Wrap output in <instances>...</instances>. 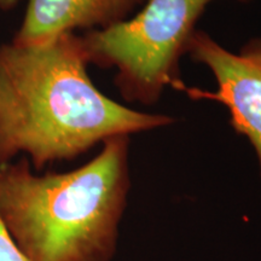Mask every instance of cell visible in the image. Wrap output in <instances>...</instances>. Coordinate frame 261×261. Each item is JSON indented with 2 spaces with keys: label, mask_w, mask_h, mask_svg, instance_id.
<instances>
[{
  "label": "cell",
  "mask_w": 261,
  "mask_h": 261,
  "mask_svg": "<svg viewBox=\"0 0 261 261\" xmlns=\"http://www.w3.org/2000/svg\"><path fill=\"white\" fill-rule=\"evenodd\" d=\"M19 0H0V9H11Z\"/></svg>",
  "instance_id": "7"
},
{
  "label": "cell",
  "mask_w": 261,
  "mask_h": 261,
  "mask_svg": "<svg viewBox=\"0 0 261 261\" xmlns=\"http://www.w3.org/2000/svg\"><path fill=\"white\" fill-rule=\"evenodd\" d=\"M187 52L211 70L217 89L207 91L185 85L181 91L192 99L215 100L227 108L234 130L246 137L255 151L261 175V40L234 54L205 32L195 31Z\"/></svg>",
  "instance_id": "4"
},
{
  "label": "cell",
  "mask_w": 261,
  "mask_h": 261,
  "mask_svg": "<svg viewBox=\"0 0 261 261\" xmlns=\"http://www.w3.org/2000/svg\"><path fill=\"white\" fill-rule=\"evenodd\" d=\"M81 38L0 45V165L24 154L35 171L117 136L173 122L110 99L87 74Z\"/></svg>",
  "instance_id": "1"
},
{
  "label": "cell",
  "mask_w": 261,
  "mask_h": 261,
  "mask_svg": "<svg viewBox=\"0 0 261 261\" xmlns=\"http://www.w3.org/2000/svg\"><path fill=\"white\" fill-rule=\"evenodd\" d=\"M129 189V136L69 172L35 174L22 158L0 166V223L31 261H112Z\"/></svg>",
  "instance_id": "2"
},
{
  "label": "cell",
  "mask_w": 261,
  "mask_h": 261,
  "mask_svg": "<svg viewBox=\"0 0 261 261\" xmlns=\"http://www.w3.org/2000/svg\"><path fill=\"white\" fill-rule=\"evenodd\" d=\"M0 261H31L15 246L0 223Z\"/></svg>",
  "instance_id": "6"
},
{
  "label": "cell",
  "mask_w": 261,
  "mask_h": 261,
  "mask_svg": "<svg viewBox=\"0 0 261 261\" xmlns=\"http://www.w3.org/2000/svg\"><path fill=\"white\" fill-rule=\"evenodd\" d=\"M0 166H2V165H0Z\"/></svg>",
  "instance_id": "8"
},
{
  "label": "cell",
  "mask_w": 261,
  "mask_h": 261,
  "mask_svg": "<svg viewBox=\"0 0 261 261\" xmlns=\"http://www.w3.org/2000/svg\"><path fill=\"white\" fill-rule=\"evenodd\" d=\"M146 0H28L15 35L19 44H37L76 29L100 31L129 18Z\"/></svg>",
  "instance_id": "5"
},
{
  "label": "cell",
  "mask_w": 261,
  "mask_h": 261,
  "mask_svg": "<svg viewBox=\"0 0 261 261\" xmlns=\"http://www.w3.org/2000/svg\"><path fill=\"white\" fill-rule=\"evenodd\" d=\"M212 2L146 0L135 17L80 37L86 60L116 69L115 84L125 99L154 104L167 87L181 91L185 86L179 61Z\"/></svg>",
  "instance_id": "3"
}]
</instances>
